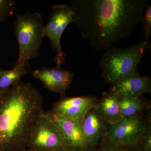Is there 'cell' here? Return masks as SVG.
Instances as JSON below:
<instances>
[{
  "label": "cell",
  "mask_w": 151,
  "mask_h": 151,
  "mask_svg": "<svg viewBox=\"0 0 151 151\" xmlns=\"http://www.w3.org/2000/svg\"><path fill=\"white\" fill-rule=\"evenodd\" d=\"M148 0H71L81 36L96 50L126 38L140 23Z\"/></svg>",
  "instance_id": "cell-1"
},
{
  "label": "cell",
  "mask_w": 151,
  "mask_h": 151,
  "mask_svg": "<svg viewBox=\"0 0 151 151\" xmlns=\"http://www.w3.org/2000/svg\"><path fill=\"white\" fill-rule=\"evenodd\" d=\"M43 102L38 89L21 80L0 95V151L27 148L33 127L43 113Z\"/></svg>",
  "instance_id": "cell-2"
},
{
  "label": "cell",
  "mask_w": 151,
  "mask_h": 151,
  "mask_svg": "<svg viewBox=\"0 0 151 151\" xmlns=\"http://www.w3.org/2000/svg\"><path fill=\"white\" fill-rule=\"evenodd\" d=\"M151 47L150 39L143 38L131 46L122 48L113 47L107 50L100 59L101 75L108 83L137 72L143 55Z\"/></svg>",
  "instance_id": "cell-3"
},
{
  "label": "cell",
  "mask_w": 151,
  "mask_h": 151,
  "mask_svg": "<svg viewBox=\"0 0 151 151\" xmlns=\"http://www.w3.org/2000/svg\"><path fill=\"white\" fill-rule=\"evenodd\" d=\"M13 27L19 45V54L16 63L29 66L31 60L39 56L45 37L42 16L38 12L17 14Z\"/></svg>",
  "instance_id": "cell-4"
},
{
  "label": "cell",
  "mask_w": 151,
  "mask_h": 151,
  "mask_svg": "<svg viewBox=\"0 0 151 151\" xmlns=\"http://www.w3.org/2000/svg\"><path fill=\"white\" fill-rule=\"evenodd\" d=\"M75 20L71 6L58 4L52 7L48 22L44 27V32L45 37L49 39L52 51L56 52L54 60L56 65L62 66L65 62L66 54L63 50L61 38L67 27L74 23Z\"/></svg>",
  "instance_id": "cell-5"
},
{
  "label": "cell",
  "mask_w": 151,
  "mask_h": 151,
  "mask_svg": "<svg viewBox=\"0 0 151 151\" xmlns=\"http://www.w3.org/2000/svg\"><path fill=\"white\" fill-rule=\"evenodd\" d=\"M68 146L58 128L42 113L33 127L27 145L32 151H56Z\"/></svg>",
  "instance_id": "cell-6"
},
{
  "label": "cell",
  "mask_w": 151,
  "mask_h": 151,
  "mask_svg": "<svg viewBox=\"0 0 151 151\" xmlns=\"http://www.w3.org/2000/svg\"><path fill=\"white\" fill-rule=\"evenodd\" d=\"M145 126L142 117L124 118L116 124L108 125L105 137L112 147H133L139 142Z\"/></svg>",
  "instance_id": "cell-7"
},
{
  "label": "cell",
  "mask_w": 151,
  "mask_h": 151,
  "mask_svg": "<svg viewBox=\"0 0 151 151\" xmlns=\"http://www.w3.org/2000/svg\"><path fill=\"white\" fill-rule=\"evenodd\" d=\"M97 98L91 96L62 97L55 103L52 111L65 119L81 124L87 113L94 108Z\"/></svg>",
  "instance_id": "cell-8"
},
{
  "label": "cell",
  "mask_w": 151,
  "mask_h": 151,
  "mask_svg": "<svg viewBox=\"0 0 151 151\" xmlns=\"http://www.w3.org/2000/svg\"><path fill=\"white\" fill-rule=\"evenodd\" d=\"M33 75L50 92L59 94L63 97L72 83L74 73L63 69L62 66L56 65L50 68L42 67L36 69Z\"/></svg>",
  "instance_id": "cell-9"
},
{
  "label": "cell",
  "mask_w": 151,
  "mask_h": 151,
  "mask_svg": "<svg viewBox=\"0 0 151 151\" xmlns=\"http://www.w3.org/2000/svg\"><path fill=\"white\" fill-rule=\"evenodd\" d=\"M111 84L109 92L124 97L139 98L151 92L150 78L137 72L119 78Z\"/></svg>",
  "instance_id": "cell-10"
},
{
  "label": "cell",
  "mask_w": 151,
  "mask_h": 151,
  "mask_svg": "<svg viewBox=\"0 0 151 151\" xmlns=\"http://www.w3.org/2000/svg\"><path fill=\"white\" fill-rule=\"evenodd\" d=\"M46 114L61 132L68 146L82 150L85 148L81 124L65 119L51 110L47 111Z\"/></svg>",
  "instance_id": "cell-11"
},
{
  "label": "cell",
  "mask_w": 151,
  "mask_h": 151,
  "mask_svg": "<svg viewBox=\"0 0 151 151\" xmlns=\"http://www.w3.org/2000/svg\"><path fill=\"white\" fill-rule=\"evenodd\" d=\"M81 125L85 148L95 145L105 137L108 126L94 108L87 113Z\"/></svg>",
  "instance_id": "cell-12"
},
{
  "label": "cell",
  "mask_w": 151,
  "mask_h": 151,
  "mask_svg": "<svg viewBox=\"0 0 151 151\" xmlns=\"http://www.w3.org/2000/svg\"><path fill=\"white\" fill-rule=\"evenodd\" d=\"M94 108L108 125L116 124L124 119L116 94L104 92Z\"/></svg>",
  "instance_id": "cell-13"
},
{
  "label": "cell",
  "mask_w": 151,
  "mask_h": 151,
  "mask_svg": "<svg viewBox=\"0 0 151 151\" xmlns=\"http://www.w3.org/2000/svg\"><path fill=\"white\" fill-rule=\"evenodd\" d=\"M22 63H16L10 70L0 68V95L5 92L13 85L20 81L22 76L29 73Z\"/></svg>",
  "instance_id": "cell-14"
},
{
  "label": "cell",
  "mask_w": 151,
  "mask_h": 151,
  "mask_svg": "<svg viewBox=\"0 0 151 151\" xmlns=\"http://www.w3.org/2000/svg\"><path fill=\"white\" fill-rule=\"evenodd\" d=\"M117 95L123 118H140L145 105L139 98H133Z\"/></svg>",
  "instance_id": "cell-15"
},
{
  "label": "cell",
  "mask_w": 151,
  "mask_h": 151,
  "mask_svg": "<svg viewBox=\"0 0 151 151\" xmlns=\"http://www.w3.org/2000/svg\"><path fill=\"white\" fill-rule=\"evenodd\" d=\"M16 8L15 0H0V24L6 20Z\"/></svg>",
  "instance_id": "cell-16"
},
{
  "label": "cell",
  "mask_w": 151,
  "mask_h": 151,
  "mask_svg": "<svg viewBox=\"0 0 151 151\" xmlns=\"http://www.w3.org/2000/svg\"><path fill=\"white\" fill-rule=\"evenodd\" d=\"M145 12H144L140 23L143 31L144 38L150 39L151 35V5L146 6Z\"/></svg>",
  "instance_id": "cell-17"
},
{
  "label": "cell",
  "mask_w": 151,
  "mask_h": 151,
  "mask_svg": "<svg viewBox=\"0 0 151 151\" xmlns=\"http://www.w3.org/2000/svg\"><path fill=\"white\" fill-rule=\"evenodd\" d=\"M140 141L142 144L145 151H151V129L150 127L145 126Z\"/></svg>",
  "instance_id": "cell-18"
},
{
  "label": "cell",
  "mask_w": 151,
  "mask_h": 151,
  "mask_svg": "<svg viewBox=\"0 0 151 151\" xmlns=\"http://www.w3.org/2000/svg\"><path fill=\"white\" fill-rule=\"evenodd\" d=\"M82 150L80 148L67 146L58 149L56 151H82Z\"/></svg>",
  "instance_id": "cell-19"
},
{
  "label": "cell",
  "mask_w": 151,
  "mask_h": 151,
  "mask_svg": "<svg viewBox=\"0 0 151 151\" xmlns=\"http://www.w3.org/2000/svg\"><path fill=\"white\" fill-rule=\"evenodd\" d=\"M105 151H125L122 150H119V149H116L114 148V147L110 146V147H108L106 150H105Z\"/></svg>",
  "instance_id": "cell-20"
},
{
  "label": "cell",
  "mask_w": 151,
  "mask_h": 151,
  "mask_svg": "<svg viewBox=\"0 0 151 151\" xmlns=\"http://www.w3.org/2000/svg\"><path fill=\"white\" fill-rule=\"evenodd\" d=\"M20 151H32V150H29V149H27V148H26L24 149V150H22Z\"/></svg>",
  "instance_id": "cell-21"
}]
</instances>
